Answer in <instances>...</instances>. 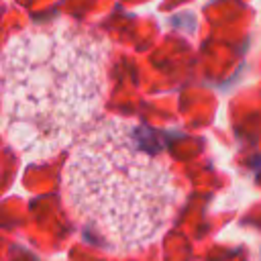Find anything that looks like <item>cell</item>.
Wrapping results in <instances>:
<instances>
[{"instance_id":"6da1fadb","label":"cell","mask_w":261,"mask_h":261,"mask_svg":"<svg viewBox=\"0 0 261 261\" xmlns=\"http://www.w3.org/2000/svg\"><path fill=\"white\" fill-rule=\"evenodd\" d=\"M106 90L98 35L69 22L29 27L0 49V133L24 161L51 159L98 122Z\"/></svg>"},{"instance_id":"7a4b0ae2","label":"cell","mask_w":261,"mask_h":261,"mask_svg":"<svg viewBox=\"0 0 261 261\" xmlns=\"http://www.w3.org/2000/svg\"><path fill=\"white\" fill-rule=\"evenodd\" d=\"M63 198L106 247L135 253L167 230L181 188L147 128L122 118H100L69 149Z\"/></svg>"}]
</instances>
